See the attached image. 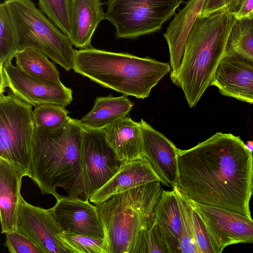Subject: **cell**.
Returning a JSON list of instances; mask_svg holds the SVG:
<instances>
[{
    "label": "cell",
    "mask_w": 253,
    "mask_h": 253,
    "mask_svg": "<svg viewBox=\"0 0 253 253\" xmlns=\"http://www.w3.org/2000/svg\"><path fill=\"white\" fill-rule=\"evenodd\" d=\"M82 154L84 197L89 200L117 172L124 163L108 143L103 129L84 127Z\"/></svg>",
    "instance_id": "9"
},
{
    "label": "cell",
    "mask_w": 253,
    "mask_h": 253,
    "mask_svg": "<svg viewBox=\"0 0 253 253\" xmlns=\"http://www.w3.org/2000/svg\"><path fill=\"white\" fill-rule=\"evenodd\" d=\"M234 0H206L200 16H206L216 11L229 7Z\"/></svg>",
    "instance_id": "34"
},
{
    "label": "cell",
    "mask_w": 253,
    "mask_h": 253,
    "mask_svg": "<svg viewBox=\"0 0 253 253\" xmlns=\"http://www.w3.org/2000/svg\"><path fill=\"white\" fill-rule=\"evenodd\" d=\"M178 199L182 216V229L179 244L180 253H199L187 212L182 201L179 197Z\"/></svg>",
    "instance_id": "32"
},
{
    "label": "cell",
    "mask_w": 253,
    "mask_h": 253,
    "mask_svg": "<svg viewBox=\"0 0 253 253\" xmlns=\"http://www.w3.org/2000/svg\"><path fill=\"white\" fill-rule=\"evenodd\" d=\"M161 184L142 185L95 205L108 253H132L139 232L155 220V208L163 190Z\"/></svg>",
    "instance_id": "5"
},
{
    "label": "cell",
    "mask_w": 253,
    "mask_h": 253,
    "mask_svg": "<svg viewBox=\"0 0 253 253\" xmlns=\"http://www.w3.org/2000/svg\"><path fill=\"white\" fill-rule=\"evenodd\" d=\"M211 85L224 96L253 104V63L238 54L226 52Z\"/></svg>",
    "instance_id": "14"
},
{
    "label": "cell",
    "mask_w": 253,
    "mask_h": 253,
    "mask_svg": "<svg viewBox=\"0 0 253 253\" xmlns=\"http://www.w3.org/2000/svg\"><path fill=\"white\" fill-rule=\"evenodd\" d=\"M18 40L19 50L33 48L67 71L73 69L75 49L64 34L31 0H5Z\"/></svg>",
    "instance_id": "6"
},
{
    "label": "cell",
    "mask_w": 253,
    "mask_h": 253,
    "mask_svg": "<svg viewBox=\"0 0 253 253\" xmlns=\"http://www.w3.org/2000/svg\"><path fill=\"white\" fill-rule=\"evenodd\" d=\"M19 50L17 35L7 8L0 4V66L12 60Z\"/></svg>",
    "instance_id": "26"
},
{
    "label": "cell",
    "mask_w": 253,
    "mask_h": 253,
    "mask_svg": "<svg viewBox=\"0 0 253 253\" xmlns=\"http://www.w3.org/2000/svg\"><path fill=\"white\" fill-rule=\"evenodd\" d=\"M205 1L188 0L184 7L175 14L164 34L169 49L170 75L175 74L181 66L188 35Z\"/></svg>",
    "instance_id": "17"
},
{
    "label": "cell",
    "mask_w": 253,
    "mask_h": 253,
    "mask_svg": "<svg viewBox=\"0 0 253 253\" xmlns=\"http://www.w3.org/2000/svg\"><path fill=\"white\" fill-rule=\"evenodd\" d=\"M134 106L126 95L98 97L91 110L79 120L83 127L103 129L128 114Z\"/></svg>",
    "instance_id": "22"
},
{
    "label": "cell",
    "mask_w": 253,
    "mask_h": 253,
    "mask_svg": "<svg viewBox=\"0 0 253 253\" xmlns=\"http://www.w3.org/2000/svg\"><path fill=\"white\" fill-rule=\"evenodd\" d=\"M155 220L162 230L171 253H180L182 216L175 189L163 190L154 211Z\"/></svg>",
    "instance_id": "21"
},
{
    "label": "cell",
    "mask_w": 253,
    "mask_h": 253,
    "mask_svg": "<svg viewBox=\"0 0 253 253\" xmlns=\"http://www.w3.org/2000/svg\"><path fill=\"white\" fill-rule=\"evenodd\" d=\"M246 145L250 151H253V141H248Z\"/></svg>",
    "instance_id": "35"
},
{
    "label": "cell",
    "mask_w": 253,
    "mask_h": 253,
    "mask_svg": "<svg viewBox=\"0 0 253 253\" xmlns=\"http://www.w3.org/2000/svg\"><path fill=\"white\" fill-rule=\"evenodd\" d=\"M190 201L201 215L221 252L225 247L233 244H253L252 218L219 208Z\"/></svg>",
    "instance_id": "12"
},
{
    "label": "cell",
    "mask_w": 253,
    "mask_h": 253,
    "mask_svg": "<svg viewBox=\"0 0 253 253\" xmlns=\"http://www.w3.org/2000/svg\"><path fill=\"white\" fill-rule=\"evenodd\" d=\"M139 122L142 133L143 156L150 163L162 183L174 189L178 183V155L180 149L142 119Z\"/></svg>",
    "instance_id": "13"
},
{
    "label": "cell",
    "mask_w": 253,
    "mask_h": 253,
    "mask_svg": "<svg viewBox=\"0 0 253 253\" xmlns=\"http://www.w3.org/2000/svg\"><path fill=\"white\" fill-rule=\"evenodd\" d=\"M16 229L44 253H69L58 234L64 230L52 214L46 210L27 203L21 195Z\"/></svg>",
    "instance_id": "11"
},
{
    "label": "cell",
    "mask_w": 253,
    "mask_h": 253,
    "mask_svg": "<svg viewBox=\"0 0 253 253\" xmlns=\"http://www.w3.org/2000/svg\"><path fill=\"white\" fill-rule=\"evenodd\" d=\"M100 0H72L70 34L73 45L79 49L91 47L92 36L105 13Z\"/></svg>",
    "instance_id": "19"
},
{
    "label": "cell",
    "mask_w": 253,
    "mask_h": 253,
    "mask_svg": "<svg viewBox=\"0 0 253 253\" xmlns=\"http://www.w3.org/2000/svg\"><path fill=\"white\" fill-rule=\"evenodd\" d=\"M236 20L225 7L206 16L199 15L192 25L181 66L170 75L172 83L182 90L190 108L197 104L211 85Z\"/></svg>",
    "instance_id": "3"
},
{
    "label": "cell",
    "mask_w": 253,
    "mask_h": 253,
    "mask_svg": "<svg viewBox=\"0 0 253 253\" xmlns=\"http://www.w3.org/2000/svg\"><path fill=\"white\" fill-rule=\"evenodd\" d=\"M226 52L235 53L253 63V17L236 21L228 38Z\"/></svg>",
    "instance_id": "24"
},
{
    "label": "cell",
    "mask_w": 253,
    "mask_h": 253,
    "mask_svg": "<svg viewBox=\"0 0 253 253\" xmlns=\"http://www.w3.org/2000/svg\"><path fill=\"white\" fill-rule=\"evenodd\" d=\"M162 180L149 161L144 157L124 163L117 172L89 201L95 205L112 196L130 189Z\"/></svg>",
    "instance_id": "16"
},
{
    "label": "cell",
    "mask_w": 253,
    "mask_h": 253,
    "mask_svg": "<svg viewBox=\"0 0 253 253\" xmlns=\"http://www.w3.org/2000/svg\"><path fill=\"white\" fill-rule=\"evenodd\" d=\"M41 10L68 37L72 0H38Z\"/></svg>",
    "instance_id": "30"
},
{
    "label": "cell",
    "mask_w": 253,
    "mask_h": 253,
    "mask_svg": "<svg viewBox=\"0 0 253 253\" xmlns=\"http://www.w3.org/2000/svg\"><path fill=\"white\" fill-rule=\"evenodd\" d=\"M73 69L103 87L141 99L171 71L168 63L92 47L75 50Z\"/></svg>",
    "instance_id": "4"
},
{
    "label": "cell",
    "mask_w": 253,
    "mask_h": 253,
    "mask_svg": "<svg viewBox=\"0 0 253 253\" xmlns=\"http://www.w3.org/2000/svg\"><path fill=\"white\" fill-rule=\"evenodd\" d=\"M69 253H108L104 239L63 231L58 234Z\"/></svg>",
    "instance_id": "28"
},
{
    "label": "cell",
    "mask_w": 253,
    "mask_h": 253,
    "mask_svg": "<svg viewBox=\"0 0 253 253\" xmlns=\"http://www.w3.org/2000/svg\"><path fill=\"white\" fill-rule=\"evenodd\" d=\"M103 129L108 143L121 162L126 163L143 157L139 122L126 116Z\"/></svg>",
    "instance_id": "20"
},
{
    "label": "cell",
    "mask_w": 253,
    "mask_h": 253,
    "mask_svg": "<svg viewBox=\"0 0 253 253\" xmlns=\"http://www.w3.org/2000/svg\"><path fill=\"white\" fill-rule=\"evenodd\" d=\"M4 234V245L10 253H44L42 250L17 231Z\"/></svg>",
    "instance_id": "31"
},
{
    "label": "cell",
    "mask_w": 253,
    "mask_h": 253,
    "mask_svg": "<svg viewBox=\"0 0 253 253\" xmlns=\"http://www.w3.org/2000/svg\"><path fill=\"white\" fill-rule=\"evenodd\" d=\"M173 189L176 191L185 208L199 253H221V251L210 234L204 220L190 200L177 186Z\"/></svg>",
    "instance_id": "25"
},
{
    "label": "cell",
    "mask_w": 253,
    "mask_h": 253,
    "mask_svg": "<svg viewBox=\"0 0 253 253\" xmlns=\"http://www.w3.org/2000/svg\"><path fill=\"white\" fill-rule=\"evenodd\" d=\"M25 173L0 158V217L1 233L17 231L22 178Z\"/></svg>",
    "instance_id": "18"
},
{
    "label": "cell",
    "mask_w": 253,
    "mask_h": 253,
    "mask_svg": "<svg viewBox=\"0 0 253 253\" xmlns=\"http://www.w3.org/2000/svg\"><path fill=\"white\" fill-rule=\"evenodd\" d=\"M84 127L79 120L70 117L62 126L53 129L35 127L31 146L29 175L42 194L63 188L68 196H84L82 144Z\"/></svg>",
    "instance_id": "2"
},
{
    "label": "cell",
    "mask_w": 253,
    "mask_h": 253,
    "mask_svg": "<svg viewBox=\"0 0 253 253\" xmlns=\"http://www.w3.org/2000/svg\"><path fill=\"white\" fill-rule=\"evenodd\" d=\"M177 187L197 204L252 218L253 154L239 136L216 132L179 150Z\"/></svg>",
    "instance_id": "1"
},
{
    "label": "cell",
    "mask_w": 253,
    "mask_h": 253,
    "mask_svg": "<svg viewBox=\"0 0 253 253\" xmlns=\"http://www.w3.org/2000/svg\"><path fill=\"white\" fill-rule=\"evenodd\" d=\"M88 200L61 196L50 210L64 231L104 239L96 206Z\"/></svg>",
    "instance_id": "15"
},
{
    "label": "cell",
    "mask_w": 253,
    "mask_h": 253,
    "mask_svg": "<svg viewBox=\"0 0 253 253\" xmlns=\"http://www.w3.org/2000/svg\"><path fill=\"white\" fill-rule=\"evenodd\" d=\"M228 8L237 20L253 17V0H234Z\"/></svg>",
    "instance_id": "33"
},
{
    "label": "cell",
    "mask_w": 253,
    "mask_h": 253,
    "mask_svg": "<svg viewBox=\"0 0 253 253\" xmlns=\"http://www.w3.org/2000/svg\"><path fill=\"white\" fill-rule=\"evenodd\" d=\"M183 0H108L104 19L116 29V37L134 39L154 33L175 14Z\"/></svg>",
    "instance_id": "8"
},
{
    "label": "cell",
    "mask_w": 253,
    "mask_h": 253,
    "mask_svg": "<svg viewBox=\"0 0 253 253\" xmlns=\"http://www.w3.org/2000/svg\"><path fill=\"white\" fill-rule=\"evenodd\" d=\"M12 60L0 66V93L8 87L17 96L34 107L52 104L65 107L72 100V90L60 81L52 82L35 79L14 66Z\"/></svg>",
    "instance_id": "10"
},
{
    "label": "cell",
    "mask_w": 253,
    "mask_h": 253,
    "mask_svg": "<svg viewBox=\"0 0 253 253\" xmlns=\"http://www.w3.org/2000/svg\"><path fill=\"white\" fill-rule=\"evenodd\" d=\"M68 114L64 107L45 104L35 106L32 116L35 127L53 129L66 123L70 118Z\"/></svg>",
    "instance_id": "29"
},
{
    "label": "cell",
    "mask_w": 253,
    "mask_h": 253,
    "mask_svg": "<svg viewBox=\"0 0 253 253\" xmlns=\"http://www.w3.org/2000/svg\"><path fill=\"white\" fill-rule=\"evenodd\" d=\"M32 107L10 89L0 93V158L28 176L35 128Z\"/></svg>",
    "instance_id": "7"
},
{
    "label": "cell",
    "mask_w": 253,
    "mask_h": 253,
    "mask_svg": "<svg viewBox=\"0 0 253 253\" xmlns=\"http://www.w3.org/2000/svg\"><path fill=\"white\" fill-rule=\"evenodd\" d=\"M252 193H253V180H252Z\"/></svg>",
    "instance_id": "36"
},
{
    "label": "cell",
    "mask_w": 253,
    "mask_h": 253,
    "mask_svg": "<svg viewBox=\"0 0 253 253\" xmlns=\"http://www.w3.org/2000/svg\"><path fill=\"white\" fill-rule=\"evenodd\" d=\"M171 253L165 236L155 220L148 228L140 230L132 253Z\"/></svg>",
    "instance_id": "27"
},
{
    "label": "cell",
    "mask_w": 253,
    "mask_h": 253,
    "mask_svg": "<svg viewBox=\"0 0 253 253\" xmlns=\"http://www.w3.org/2000/svg\"><path fill=\"white\" fill-rule=\"evenodd\" d=\"M14 57L16 66L29 76L43 81H60L59 72L54 63L39 50L25 48L18 50Z\"/></svg>",
    "instance_id": "23"
}]
</instances>
